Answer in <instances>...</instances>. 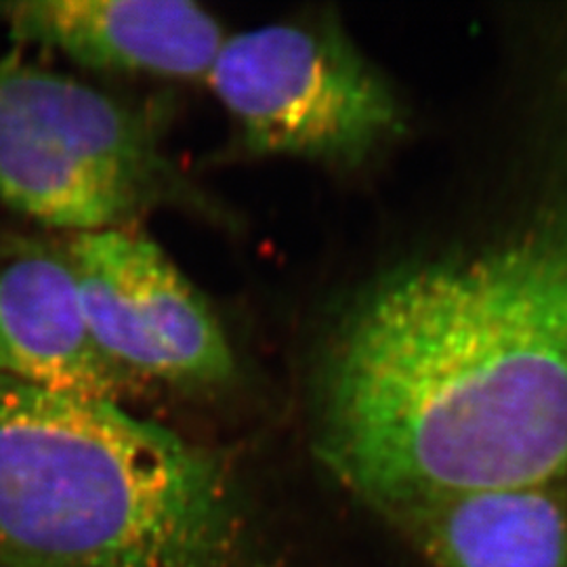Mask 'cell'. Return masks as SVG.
Listing matches in <instances>:
<instances>
[{
  "instance_id": "obj_1",
  "label": "cell",
  "mask_w": 567,
  "mask_h": 567,
  "mask_svg": "<svg viewBox=\"0 0 567 567\" xmlns=\"http://www.w3.org/2000/svg\"><path fill=\"white\" fill-rule=\"evenodd\" d=\"M316 450L393 517L567 486V189L355 297L318 368Z\"/></svg>"
},
{
  "instance_id": "obj_2",
  "label": "cell",
  "mask_w": 567,
  "mask_h": 567,
  "mask_svg": "<svg viewBox=\"0 0 567 567\" xmlns=\"http://www.w3.org/2000/svg\"><path fill=\"white\" fill-rule=\"evenodd\" d=\"M224 465L116 402L0 377V567H231Z\"/></svg>"
},
{
  "instance_id": "obj_3",
  "label": "cell",
  "mask_w": 567,
  "mask_h": 567,
  "mask_svg": "<svg viewBox=\"0 0 567 567\" xmlns=\"http://www.w3.org/2000/svg\"><path fill=\"white\" fill-rule=\"evenodd\" d=\"M156 135L128 105L0 58V200L76 234L118 227L156 196Z\"/></svg>"
},
{
  "instance_id": "obj_4",
  "label": "cell",
  "mask_w": 567,
  "mask_h": 567,
  "mask_svg": "<svg viewBox=\"0 0 567 567\" xmlns=\"http://www.w3.org/2000/svg\"><path fill=\"white\" fill-rule=\"evenodd\" d=\"M206 81L259 156L360 164L404 122L385 76L328 23L227 37Z\"/></svg>"
},
{
  "instance_id": "obj_5",
  "label": "cell",
  "mask_w": 567,
  "mask_h": 567,
  "mask_svg": "<svg viewBox=\"0 0 567 567\" xmlns=\"http://www.w3.org/2000/svg\"><path fill=\"white\" fill-rule=\"evenodd\" d=\"M68 257L91 334L126 374L175 386L224 385L236 374L219 318L158 244L110 227L76 234Z\"/></svg>"
},
{
  "instance_id": "obj_6",
  "label": "cell",
  "mask_w": 567,
  "mask_h": 567,
  "mask_svg": "<svg viewBox=\"0 0 567 567\" xmlns=\"http://www.w3.org/2000/svg\"><path fill=\"white\" fill-rule=\"evenodd\" d=\"M0 377L116 404L142 385L95 343L68 250L21 243L0 252Z\"/></svg>"
},
{
  "instance_id": "obj_7",
  "label": "cell",
  "mask_w": 567,
  "mask_h": 567,
  "mask_svg": "<svg viewBox=\"0 0 567 567\" xmlns=\"http://www.w3.org/2000/svg\"><path fill=\"white\" fill-rule=\"evenodd\" d=\"M21 42L82 65L163 79H206L224 25L192 0H21L0 4Z\"/></svg>"
},
{
  "instance_id": "obj_8",
  "label": "cell",
  "mask_w": 567,
  "mask_h": 567,
  "mask_svg": "<svg viewBox=\"0 0 567 567\" xmlns=\"http://www.w3.org/2000/svg\"><path fill=\"white\" fill-rule=\"evenodd\" d=\"M433 567H567L561 487L487 492L395 517Z\"/></svg>"
}]
</instances>
